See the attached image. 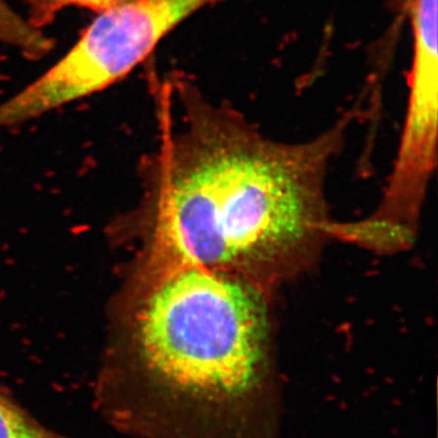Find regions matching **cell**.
<instances>
[{"label":"cell","instance_id":"obj_3","mask_svg":"<svg viewBox=\"0 0 438 438\" xmlns=\"http://www.w3.org/2000/svg\"><path fill=\"white\" fill-rule=\"evenodd\" d=\"M214 1L130 0L99 12L60 61L0 104V128L40 117L115 84L180 23Z\"/></svg>","mask_w":438,"mask_h":438},{"label":"cell","instance_id":"obj_2","mask_svg":"<svg viewBox=\"0 0 438 438\" xmlns=\"http://www.w3.org/2000/svg\"><path fill=\"white\" fill-rule=\"evenodd\" d=\"M272 296L143 253L123 301V411L156 438H277Z\"/></svg>","mask_w":438,"mask_h":438},{"label":"cell","instance_id":"obj_4","mask_svg":"<svg viewBox=\"0 0 438 438\" xmlns=\"http://www.w3.org/2000/svg\"><path fill=\"white\" fill-rule=\"evenodd\" d=\"M0 44L18 49L26 56L38 57L51 50L52 41L30 20L0 0Z\"/></svg>","mask_w":438,"mask_h":438},{"label":"cell","instance_id":"obj_1","mask_svg":"<svg viewBox=\"0 0 438 438\" xmlns=\"http://www.w3.org/2000/svg\"><path fill=\"white\" fill-rule=\"evenodd\" d=\"M182 127L162 100L144 253L239 275L270 293L309 272L335 222L325 198L352 115L302 143L264 136L175 78Z\"/></svg>","mask_w":438,"mask_h":438},{"label":"cell","instance_id":"obj_6","mask_svg":"<svg viewBox=\"0 0 438 438\" xmlns=\"http://www.w3.org/2000/svg\"><path fill=\"white\" fill-rule=\"evenodd\" d=\"M31 10L33 20L31 22L39 27V25L48 23L59 11L65 7H82L93 11H105L130 0H25Z\"/></svg>","mask_w":438,"mask_h":438},{"label":"cell","instance_id":"obj_5","mask_svg":"<svg viewBox=\"0 0 438 438\" xmlns=\"http://www.w3.org/2000/svg\"><path fill=\"white\" fill-rule=\"evenodd\" d=\"M0 438H66L41 426L0 392Z\"/></svg>","mask_w":438,"mask_h":438}]
</instances>
